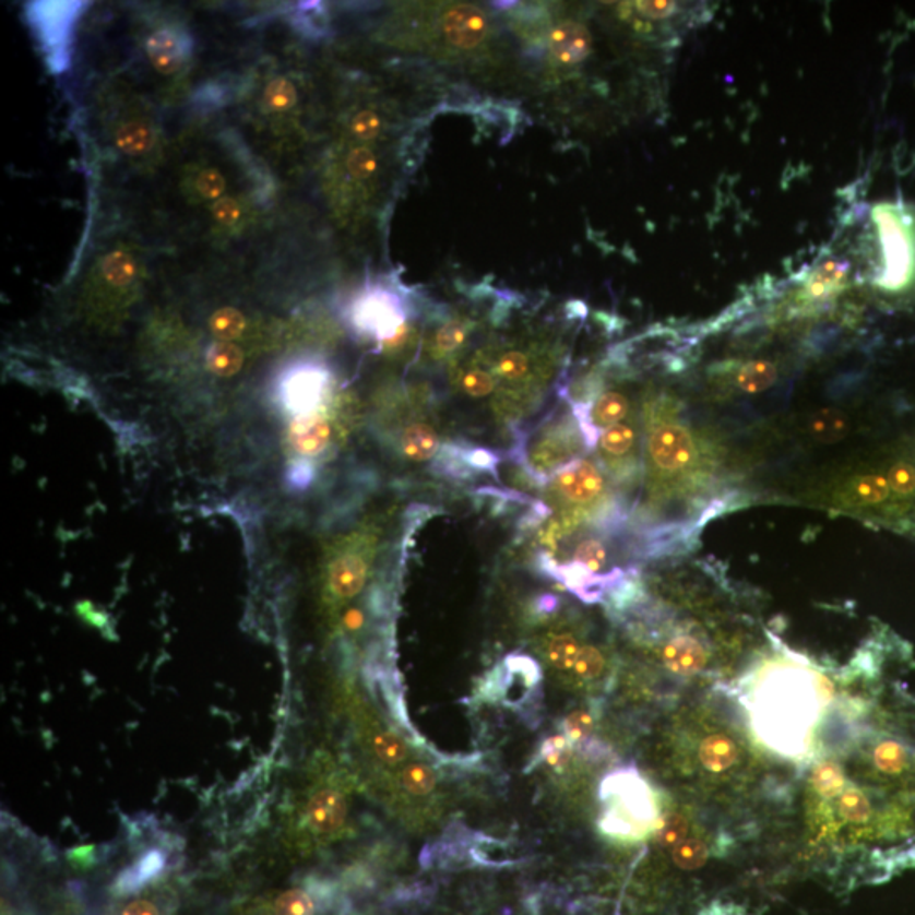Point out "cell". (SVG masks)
<instances>
[{"instance_id": "6da1fadb", "label": "cell", "mask_w": 915, "mask_h": 915, "mask_svg": "<svg viewBox=\"0 0 915 915\" xmlns=\"http://www.w3.org/2000/svg\"><path fill=\"white\" fill-rule=\"evenodd\" d=\"M828 696L819 675L782 663L761 672L746 705L758 739L782 757L798 758L809 749Z\"/></svg>"}, {"instance_id": "7a4b0ae2", "label": "cell", "mask_w": 915, "mask_h": 915, "mask_svg": "<svg viewBox=\"0 0 915 915\" xmlns=\"http://www.w3.org/2000/svg\"><path fill=\"white\" fill-rule=\"evenodd\" d=\"M189 156L177 159L174 175L167 178L175 186L171 192L177 207L190 211L193 226L216 242L245 238L257 217L251 205L266 207L270 199L250 198L248 190L238 192V187L231 186V175L214 156Z\"/></svg>"}, {"instance_id": "3957f363", "label": "cell", "mask_w": 915, "mask_h": 915, "mask_svg": "<svg viewBox=\"0 0 915 915\" xmlns=\"http://www.w3.org/2000/svg\"><path fill=\"white\" fill-rule=\"evenodd\" d=\"M144 265L143 253L134 251L133 245H104L84 285L82 300L87 318L103 328L118 325L143 290Z\"/></svg>"}, {"instance_id": "277c9868", "label": "cell", "mask_w": 915, "mask_h": 915, "mask_svg": "<svg viewBox=\"0 0 915 915\" xmlns=\"http://www.w3.org/2000/svg\"><path fill=\"white\" fill-rule=\"evenodd\" d=\"M136 35L131 67L140 69L156 87L182 85L198 61V36L189 24L171 15H152L144 17Z\"/></svg>"}, {"instance_id": "5b68a950", "label": "cell", "mask_w": 915, "mask_h": 915, "mask_svg": "<svg viewBox=\"0 0 915 915\" xmlns=\"http://www.w3.org/2000/svg\"><path fill=\"white\" fill-rule=\"evenodd\" d=\"M601 795L609 806L602 828L613 836H638L658 819L647 783L632 768L617 770L607 776Z\"/></svg>"}, {"instance_id": "8992f818", "label": "cell", "mask_w": 915, "mask_h": 915, "mask_svg": "<svg viewBox=\"0 0 915 915\" xmlns=\"http://www.w3.org/2000/svg\"><path fill=\"white\" fill-rule=\"evenodd\" d=\"M85 9V2H29L26 5L27 23L55 75L70 69L76 21Z\"/></svg>"}, {"instance_id": "52a82bcc", "label": "cell", "mask_w": 915, "mask_h": 915, "mask_svg": "<svg viewBox=\"0 0 915 915\" xmlns=\"http://www.w3.org/2000/svg\"><path fill=\"white\" fill-rule=\"evenodd\" d=\"M333 385L330 368L314 359L285 365L273 382V397L288 416L302 417L324 408Z\"/></svg>"}, {"instance_id": "ba28073f", "label": "cell", "mask_w": 915, "mask_h": 915, "mask_svg": "<svg viewBox=\"0 0 915 915\" xmlns=\"http://www.w3.org/2000/svg\"><path fill=\"white\" fill-rule=\"evenodd\" d=\"M349 324L361 336L375 337L382 345L407 331L401 297L382 285L359 292L348 310Z\"/></svg>"}, {"instance_id": "9c48e42d", "label": "cell", "mask_w": 915, "mask_h": 915, "mask_svg": "<svg viewBox=\"0 0 915 915\" xmlns=\"http://www.w3.org/2000/svg\"><path fill=\"white\" fill-rule=\"evenodd\" d=\"M880 233L886 269L878 276V284L887 290L904 288L915 269L914 242L907 223L890 205H880L874 212Z\"/></svg>"}, {"instance_id": "30bf717a", "label": "cell", "mask_w": 915, "mask_h": 915, "mask_svg": "<svg viewBox=\"0 0 915 915\" xmlns=\"http://www.w3.org/2000/svg\"><path fill=\"white\" fill-rule=\"evenodd\" d=\"M647 451L651 463L668 475L692 468L699 456L692 432L677 423L659 424L653 429L647 439Z\"/></svg>"}, {"instance_id": "8fae6325", "label": "cell", "mask_w": 915, "mask_h": 915, "mask_svg": "<svg viewBox=\"0 0 915 915\" xmlns=\"http://www.w3.org/2000/svg\"><path fill=\"white\" fill-rule=\"evenodd\" d=\"M711 647L702 640V635L692 632L677 631L658 647L659 662L678 677L704 674L711 663Z\"/></svg>"}, {"instance_id": "7c38bea8", "label": "cell", "mask_w": 915, "mask_h": 915, "mask_svg": "<svg viewBox=\"0 0 915 915\" xmlns=\"http://www.w3.org/2000/svg\"><path fill=\"white\" fill-rule=\"evenodd\" d=\"M333 443V426L325 408L292 420L287 431V444L296 460H312L321 456Z\"/></svg>"}, {"instance_id": "4fadbf2b", "label": "cell", "mask_w": 915, "mask_h": 915, "mask_svg": "<svg viewBox=\"0 0 915 915\" xmlns=\"http://www.w3.org/2000/svg\"><path fill=\"white\" fill-rule=\"evenodd\" d=\"M555 487L568 502L589 506L601 499L606 490V478L591 460H575L558 470Z\"/></svg>"}, {"instance_id": "5bb4252c", "label": "cell", "mask_w": 915, "mask_h": 915, "mask_svg": "<svg viewBox=\"0 0 915 915\" xmlns=\"http://www.w3.org/2000/svg\"><path fill=\"white\" fill-rule=\"evenodd\" d=\"M368 570H370V565L364 552H340L328 567V579H325L328 594L334 602H346L356 597L367 582Z\"/></svg>"}, {"instance_id": "9a60e30c", "label": "cell", "mask_w": 915, "mask_h": 915, "mask_svg": "<svg viewBox=\"0 0 915 915\" xmlns=\"http://www.w3.org/2000/svg\"><path fill=\"white\" fill-rule=\"evenodd\" d=\"M580 426L589 447L598 443L602 432L613 428L616 424L622 423L629 414V399L616 390H609L598 395L591 407L577 408Z\"/></svg>"}, {"instance_id": "2e32d148", "label": "cell", "mask_w": 915, "mask_h": 915, "mask_svg": "<svg viewBox=\"0 0 915 915\" xmlns=\"http://www.w3.org/2000/svg\"><path fill=\"white\" fill-rule=\"evenodd\" d=\"M443 35L450 45L472 50L487 38V15L475 5L451 8L443 17Z\"/></svg>"}, {"instance_id": "e0dca14e", "label": "cell", "mask_w": 915, "mask_h": 915, "mask_svg": "<svg viewBox=\"0 0 915 915\" xmlns=\"http://www.w3.org/2000/svg\"><path fill=\"white\" fill-rule=\"evenodd\" d=\"M348 803L345 794L336 788H322L310 797L306 809V822L316 834H334L345 825Z\"/></svg>"}, {"instance_id": "ac0fdd59", "label": "cell", "mask_w": 915, "mask_h": 915, "mask_svg": "<svg viewBox=\"0 0 915 915\" xmlns=\"http://www.w3.org/2000/svg\"><path fill=\"white\" fill-rule=\"evenodd\" d=\"M592 33L582 23L558 24L549 33V55L552 61L565 67L582 63L592 54Z\"/></svg>"}, {"instance_id": "d6986e66", "label": "cell", "mask_w": 915, "mask_h": 915, "mask_svg": "<svg viewBox=\"0 0 915 915\" xmlns=\"http://www.w3.org/2000/svg\"><path fill=\"white\" fill-rule=\"evenodd\" d=\"M168 865V853L159 847H150L133 865L122 870L116 878V892L136 893L146 883L158 878Z\"/></svg>"}, {"instance_id": "ffe728a7", "label": "cell", "mask_w": 915, "mask_h": 915, "mask_svg": "<svg viewBox=\"0 0 915 915\" xmlns=\"http://www.w3.org/2000/svg\"><path fill=\"white\" fill-rule=\"evenodd\" d=\"M699 760L709 773L721 775L738 767L741 761V749L727 734H709L700 741Z\"/></svg>"}, {"instance_id": "44dd1931", "label": "cell", "mask_w": 915, "mask_h": 915, "mask_svg": "<svg viewBox=\"0 0 915 915\" xmlns=\"http://www.w3.org/2000/svg\"><path fill=\"white\" fill-rule=\"evenodd\" d=\"M844 497L856 508H880L895 496L886 473H863L847 484Z\"/></svg>"}, {"instance_id": "7402d4cb", "label": "cell", "mask_w": 915, "mask_h": 915, "mask_svg": "<svg viewBox=\"0 0 915 915\" xmlns=\"http://www.w3.org/2000/svg\"><path fill=\"white\" fill-rule=\"evenodd\" d=\"M248 356H251V353L245 346L212 341L211 346L205 349V368L214 377L229 379L242 370Z\"/></svg>"}, {"instance_id": "603a6c76", "label": "cell", "mask_w": 915, "mask_h": 915, "mask_svg": "<svg viewBox=\"0 0 915 915\" xmlns=\"http://www.w3.org/2000/svg\"><path fill=\"white\" fill-rule=\"evenodd\" d=\"M638 435L631 423H619L606 429L598 438V451L614 472H619L620 460L631 456Z\"/></svg>"}, {"instance_id": "cb8c5ba5", "label": "cell", "mask_w": 915, "mask_h": 915, "mask_svg": "<svg viewBox=\"0 0 915 915\" xmlns=\"http://www.w3.org/2000/svg\"><path fill=\"white\" fill-rule=\"evenodd\" d=\"M439 439L429 424H408L402 432L401 451L411 462H428L438 451Z\"/></svg>"}, {"instance_id": "d4e9b609", "label": "cell", "mask_w": 915, "mask_h": 915, "mask_svg": "<svg viewBox=\"0 0 915 915\" xmlns=\"http://www.w3.org/2000/svg\"><path fill=\"white\" fill-rule=\"evenodd\" d=\"M779 380L776 365L770 359H751L736 371V387L745 394H761Z\"/></svg>"}, {"instance_id": "484cf974", "label": "cell", "mask_w": 915, "mask_h": 915, "mask_svg": "<svg viewBox=\"0 0 915 915\" xmlns=\"http://www.w3.org/2000/svg\"><path fill=\"white\" fill-rule=\"evenodd\" d=\"M846 273V263L834 260L825 261L813 270L809 281L806 282L807 297L809 299H824L829 294L840 288Z\"/></svg>"}, {"instance_id": "4316f807", "label": "cell", "mask_w": 915, "mask_h": 915, "mask_svg": "<svg viewBox=\"0 0 915 915\" xmlns=\"http://www.w3.org/2000/svg\"><path fill=\"white\" fill-rule=\"evenodd\" d=\"M582 647L583 644L573 634H568V632L552 634L546 641V658H548L549 665L555 666L560 672H573Z\"/></svg>"}, {"instance_id": "83f0119b", "label": "cell", "mask_w": 915, "mask_h": 915, "mask_svg": "<svg viewBox=\"0 0 915 915\" xmlns=\"http://www.w3.org/2000/svg\"><path fill=\"white\" fill-rule=\"evenodd\" d=\"M669 853H672L675 865L681 870H699L709 861L711 847H709L704 837L693 831L687 840L681 841Z\"/></svg>"}, {"instance_id": "f1b7e54d", "label": "cell", "mask_w": 915, "mask_h": 915, "mask_svg": "<svg viewBox=\"0 0 915 915\" xmlns=\"http://www.w3.org/2000/svg\"><path fill=\"white\" fill-rule=\"evenodd\" d=\"M847 428L849 426H847L846 416L831 408H825L810 417L809 432L817 441H825V443L837 441L846 435Z\"/></svg>"}, {"instance_id": "f546056e", "label": "cell", "mask_w": 915, "mask_h": 915, "mask_svg": "<svg viewBox=\"0 0 915 915\" xmlns=\"http://www.w3.org/2000/svg\"><path fill=\"white\" fill-rule=\"evenodd\" d=\"M399 780H401L402 788L414 797H426L432 794L438 783L436 773L424 763L407 764L399 775Z\"/></svg>"}, {"instance_id": "4dcf8cb0", "label": "cell", "mask_w": 915, "mask_h": 915, "mask_svg": "<svg viewBox=\"0 0 915 915\" xmlns=\"http://www.w3.org/2000/svg\"><path fill=\"white\" fill-rule=\"evenodd\" d=\"M886 475L896 499H915V463L911 460H896L889 466Z\"/></svg>"}, {"instance_id": "1f68e13d", "label": "cell", "mask_w": 915, "mask_h": 915, "mask_svg": "<svg viewBox=\"0 0 915 915\" xmlns=\"http://www.w3.org/2000/svg\"><path fill=\"white\" fill-rule=\"evenodd\" d=\"M692 832L693 825L689 817L684 816V813L672 812L659 824L656 841H658L659 846L672 852L681 841L687 840Z\"/></svg>"}, {"instance_id": "d6a6232c", "label": "cell", "mask_w": 915, "mask_h": 915, "mask_svg": "<svg viewBox=\"0 0 915 915\" xmlns=\"http://www.w3.org/2000/svg\"><path fill=\"white\" fill-rule=\"evenodd\" d=\"M606 666V656H604V653L598 647L591 646V644H583L579 659L575 663V668H573L571 674L575 675L582 681H595L604 677Z\"/></svg>"}, {"instance_id": "836d02e7", "label": "cell", "mask_w": 915, "mask_h": 915, "mask_svg": "<svg viewBox=\"0 0 915 915\" xmlns=\"http://www.w3.org/2000/svg\"><path fill=\"white\" fill-rule=\"evenodd\" d=\"M318 904L307 890H288L275 902L273 915H316Z\"/></svg>"}, {"instance_id": "e575fe53", "label": "cell", "mask_w": 915, "mask_h": 915, "mask_svg": "<svg viewBox=\"0 0 915 915\" xmlns=\"http://www.w3.org/2000/svg\"><path fill=\"white\" fill-rule=\"evenodd\" d=\"M379 170V156L367 146H356L346 156V171L356 182H364Z\"/></svg>"}, {"instance_id": "d590c367", "label": "cell", "mask_w": 915, "mask_h": 915, "mask_svg": "<svg viewBox=\"0 0 915 915\" xmlns=\"http://www.w3.org/2000/svg\"><path fill=\"white\" fill-rule=\"evenodd\" d=\"M371 745H373L375 753L383 763L397 764L407 760V748L390 730H379L375 734Z\"/></svg>"}, {"instance_id": "8d00e7d4", "label": "cell", "mask_w": 915, "mask_h": 915, "mask_svg": "<svg viewBox=\"0 0 915 915\" xmlns=\"http://www.w3.org/2000/svg\"><path fill=\"white\" fill-rule=\"evenodd\" d=\"M383 121L375 110L365 109L349 122V133L358 141H371L382 133Z\"/></svg>"}, {"instance_id": "74e56055", "label": "cell", "mask_w": 915, "mask_h": 915, "mask_svg": "<svg viewBox=\"0 0 915 915\" xmlns=\"http://www.w3.org/2000/svg\"><path fill=\"white\" fill-rule=\"evenodd\" d=\"M466 334H468V328L463 322H448L443 325V330L436 334V348L443 353L453 352L463 345Z\"/></svg>"}, {"instance_id": "f35d334b", "label": "cell", "mask_w": 915, "mask_h": 915, "mask_svg": "<svg viewBox=\"0 0 915 915\" xmlns=\"http://www.w3.org/2000/svg\"><path fill=\"white\" fill-rule=\"evenodd\" d=\"M527 368H530V361H527V356L522 355L521 352L506 353V355L500 356L496 365L497 373L503 379L511 380L524 377L527 373Z\"/></svg>"}, {"instance_id": "ab89813d", "label": "cell", "mask_w": 915, "mask_h": 915, "mask_svg": "<svg viewBox=\"0 0 915 915\" xmlns=\"http://www.w3.org/2000/svg\"><path fill=\"white\" fill-rule=\"evenodd\" d=\"M462 387L466 394L472 395V397H485L492 392L496 380L487 371L470 370L463 375Z\"/></svg>"}, {"instance_id": "60d3db41", "label": "cell", "mask_w": 915, "mask_h": 915, "mask_svg": "<svg viewBox=\"0 0 915 915\" xmlns=\"http://www.w3.org/2000/svg\"><path fill=\"white\" fill-rule=\"evenodd\" d=\"M594 727V714L589 711H577L565 718L563 729L565 736L570 741H580L585 738L586 734L591 733Z\"/></svg>"}, {"instance_id": "b9f144b4", "label": "cell", "mask_w": 915, "mask_h": 915, "mask_svg": "<svg viewBox=\"0 0 915 915\" xmlns=\"http://www.w3.org/2000/svg\"><path fill=\"white\" fill-rule=\"evenodd\" d=\"M314 465L309 460H294L287 472V484L292 490H306L314 482Z\"/></svg>"}, {"instance_id": "7bdbcfd3", "label": "cell", "mask_w": 915, "mask_h": 915, "mask_svg": "<svg viewBox=\"0 0 915 915\" xmlns=\"http://www.w3.org/2000/svg\"><path fill=\"white\" fill-rule=\"evenodd\" d=\"M635 9L647 17V20L653 21H662L668 20L669 15H674L675 11H677V4L675 2H668V0H659V2H638L635 4Z\"/></svg>"}, {"instance_id": "ee69618b", "label": "cell", "mask_w": 915, "mask_h": 915, "mask_svg": "<svg viewBox=\"0 0 915 915\" xmlns=\"http://www.w3.org/2000/svg\"><path fill=\"white\" fill-rule=\"evenodd\" d=\"M121 915H159V908L152 901H136L129 904Z\"/></svg>"}]
</instances>
